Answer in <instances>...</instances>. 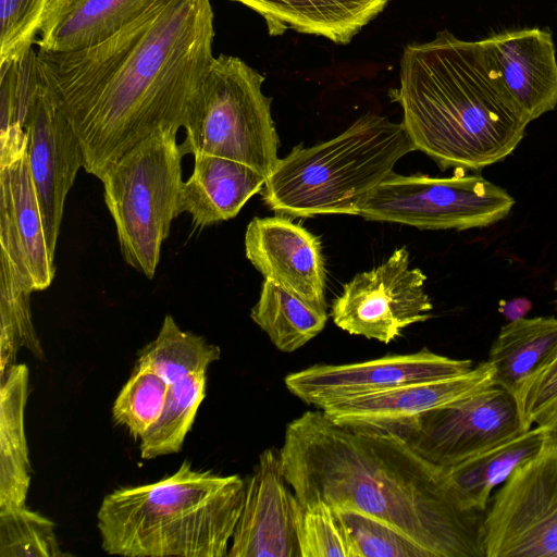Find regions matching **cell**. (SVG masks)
Here are the masks:
<instances>
[{
    "label": "cell",
    "instance_id": "cell-1",
    "mask_svg": "<svg viewBox=\"0 0 557 557\" xmlns=\"http://www.w3.org/2000/svg\"><path fill=\"white\" fill-rule=\"evenodd\" d=\"M210 0H156L104 42L38 50L39 75L96 177L162 128L183 127L213 60Z\"/></svg>",
    "mask_w": 557,
    "mask_h": 557
},
{
    "label": "cell",
    "instance_id": "cell-2",
    "mask_svg": "<svg viewBox=\"0 0 557 557\" xmlns=\"http://www.w3.org/2000/svg\"><path fill=\"white\" fill-rule=\"evenodd\" d=\"M282 472L301 507L323 502L379 518L431 557H485V511L467 508L447 469L403 438L356 430L322 409L290 421L280 449Z\"/></svg>",
    "mask_w": 557,
    "mask_h": 557
},
{
    "label": "cell",
    "instance_id": "cell-3",
    "mask_svg": "<svg viewBox=\"0 0 557 557\" xmlns=\"http://www.w3.org/2000/svg\"><path fill=\"white\" fill-rule=\"evenodd\" d=\"M396 100L416 150L442 171L478 172L504 160L530 123L483 40H461L448 30L404 48Z\"/></svg>",
    "mask_w": 557,
    "mask_h": 557
},
{
    "label": "cell",
    "instance_id": "cell-4",
    "mask_svg": "<svg viewBox=\"0 0 557 557\" xmlns=\"http://www.w3.org/2000/svg\"><path fill=\"white\" fill-rule=\"evenodd\" d=\"M245 480L195 469L104 496L97 512L102 549L127 557H224L240 516Z\"/></svg>",
    "mask_w": 557,
    "mask_h": 557
},
{
    "label": "cell",
    "instance_id": "cell-5",
    "mask_svg": "<svg viewBox=\"0 0 557 557\" xmlns=\"http://www.w3.org/2000/svg\"><path fill=\"white\" fill-rule=\"evenodd\" d=\"M413 150L400 123L368 112L330 140L295 146L267 177L261 198L289 218L357 215L367 196Z\"/></svg>",
    "mask_w": 557,
    "mask_h": 557
},
{
    "label": "cell",
    "instance_id": "cell-6",
    "mask_svg": "<svg viewBox=\"0 0 557 557\" xmlns=\"http://www.w3.org/2000/svg\"><path fill=\"white\" fill-rule=\"evenodd\" d=\"M263 82L262 74L237 57L213 58L186 114L182 153L234 160L267 178L280 160V139Z\"/></svg>",
    "mask_w": 557,
    "mask_h": 557
},
{
    "label": "cell",
    "instance_id": "cell-7",
    "mask_svg": "<svg viewBox=\"0 0 557 557\" xmlns=\"http://www.w3.org/2000/svg\"><path fill=\"white\" fill-rule=\"evenodd\" d=\"M176 134L175 128L158 131L99 177L123 259L148 278L154 276L176 218L184 156Z\"/></svg>",
    "mask_w": 557,
    "mask_h": 557
},
{
    "label": "cell",
    "instance_id": "cell-8",
    "mask_svg": "<svg viewBox=\"0 0 557 557\" xmlns=\"http://www.w3.org/2000/svg\"><path fill=\"white\" fill-rule=\"evenodd\" d=\"M465 172L433 177L393 171L367 196L357 215L431 231L480 228L505 219L515 205L508 191Z\"/></svg>",
    "mask_w": 557,
    "mask_h": 557
},
{
    "label": "cell",
    "instance_id": "cell-9",
    "mask_svg": "<svg viewBox=\"0 0 557 557\" xmlns=\"http://www.w3.org/2000/svg\"><path fill=\"white\" fill-rule=\"evenodd\" d=\"M485 557H557V450L518 466L490 499Z\"/></svg>",
    "mask_w": 557,
    "mask_h": 557
},
{
    "label": "cell",
    "instance_id": "cell-10",
    "mask_svg": "<svg viewBox=\"0 0 557 557\" xmlns=\"http://www.w3.org/2000/svg\"><path fill=\"white\" fill-rule=\"evenodd\" d=\"M528 429L517 399L493 385L423 412L398 437L430 463L450 469Z\"/></svg>",
    "mask_w": 557,
    "mask_h": 557
},
{
    "label": "cell",
    "instance_id": "cell-11",
    "mask_svg": "<svg viewBox=\"0 0 557 557\" xmlns=\"http://www.w3.org/2000/svg\"><path fill=\"white\" fill-rule=\"evenodd\" d=\"M425 281L419 268L409 269L407 248L395 249L382 264L344 285L332 302L333 322L351 335L388 344L404 329L432 318Z\"/></svg>",
    "mask_w": 557,
    "mask_h": 557
},
{
    "label": "cell",
    "instance_id": "cell-12",
    "mask_svg": "<svg viewBox=\"0 0 557 557\" xmlns=\"http://www.w3.org/2000/svg\"><path fill=\"white\" fill-rule=\"evenodd\" d=\"M472 368L471 360L422 348L417 352L386 355L362 362L314 364L287 374L284 383L300 400L322 409L357 396L457 376Z\"/></svg>",
    "mask_w": 557,
    "mask_h": 557
},
{
    "label": "cell",
    "instance_id": "cell-13",
    "mask_svg": "<svg viewBox=\"0 0 557 557\" xmlns=\"http://www.w3.org/2000/svg\"><path fill=\"white\" fill-rule=\"evenodd\" d=\"M24 129L46 242L54 257L65 198L83 168V154L75 132L53 101L38 70Z\"/></svg>",
    "mask_w": 557,
    "mask_h": 557
},
{
    "label": "cell",
    "instance_id": "cell-14",
    "mask_svg": "<svg viewBox=\"0 0 557 557\" xmlns=\"http://www.w3.org/2000/svg\"><path fill=\"white\" fill-rule=\"evenodd\" d=\"M282 472L280 449L268 448L245 480L243 507L227 556L300 557L302 507Z\"/></svg>",
    "mask_w": 557,
    "mask_h": 557
},
{
    "label": "cell",
    "instance_id": "cell-15",
    "mask_svg": "<svg viewBox=\"0 0 557 557\" xmlns=\"http://www.w3.org/2000/svg\"><path fill=\"white\" fill-rule=\"evenodd\" d=\"M495 385L490 364L469 372L344 399L322 410L336 423L361 431L399 436L425 411Z\"/></svg>",
    "mask_w": 557,
    "mask_h": 557
},
{
    "label": "cell",
    "instance_id": "cell-16",
    "mask_svg": "<svg viewBox=\"0 0 557 557\" xmlns=\"http://www.w3.org/2000/svg\"><path fill=\"white\" fill-rule=\"evenodd\" d=\"M1 255L33 292L49 287L55 274L33 184L27 146L0 162Z\"/></svg>",
    "mask_w": 557,
    "mask_h": 557
},
{
    "label": "cell",
    "instance_id": "cell-17",
    "mask_svg": "<svg viewBox=\"0 0 557 557\" xmlns=\"http://www.w3.org/2000/svg\"><path fill=\"white\" fill-rule=\"evenodd\" d=\"M245 252L264 280L309 304L326 306L320 239L292 218H253L246 228Z\"/></svg>",
    "mask_w": 557,
    "mask_h": 557
},
{
    "label": "cell",
    "instance_id": "cell-18",
    "mask_svg": "<svg viewBox=\"0 0 557 557\" xmlns=\"http://www.w3.org/2000/svg\"><path fill=\"white\" fill-rule=\"evenodd\" d=\"M482 40L505 88L530 122L556 108L557 58L548 29H508Z\"/></svg>",
    "mask_w": 557,
    "mask_h": 557
},
{
    "label": "cell",
    "instance_id": "cell-19",
    "mask_svg": "<svg viewBox=\"0 0 557 557\" xmlns=\"http://www.w3.org/2000/svg\"><path fill=\"white\" fill-rule=\"evenodd\" d=\"M194 158V171L180 190L176 216L187 212L199 227L236 216L262 190L267 180L260 172L234 160L202 153Z\"/></svg>",
    "mask_w": 557,
    "mask_h": 557
},
{
    "label": "cell",
    "instance_id": "cell-20",
    "mask_svg": "<svg viewBox=\"0 0 557 557\" xmlns=\"http://www.w3.org/2000/svg\"><path fill=\"white\" fill-rule=\"evenodd\" d=\"M156 0H53L36 44L41 51L75 52L110 39Z\"/></svg>",
    "mask_w": 557,
    "mask_h": 557
},
{
    "label": "cell",
    "instance_id": "cell-21",
    "mask_svg": "<svg viewBox=\"0 0 557 557\" xmlns=\"http://www.w3.org/2000/svg\"><path fill=\"white\" fill-rule=\"evenodd\" d=\"M259 13L271 35L287 29L346 45L388 0H233Z\"/></svg>",
    "mask_w": 557,
    "mask_h": 557
},
{
    "label": "cell",
    "instance_id": "cell-22",
    "mask_svg": "<svg viewBox=\"0 0 557 557\" xmlns=\"http://www.w3.org/2000/svg\"><path fill=\"white\" fill-rule=\"evenodd\" d=\"M556 357L557 318H521L500 329L486 362L494 384L510 393L522 411L531 384Z\"/></svg>",
    "mask_w": 557,
    "mask_h": 557
},
{
    "label": "cell",
    "instance_id": "cell-23",
    "mask_svg": "<svg viewBox=\"0 0 557 557\" xmlns=\"http://www.w3.org/2000/svg\"><path fill=\"white\" fill-rule=\"evenodd\" d=\"M28 375L24 363L0 375V509L26 506L30 483L25 432Z\"/></svg>",
    "mask_w": 557,
    "mask_h": 557
},
{
    "label": "cell",
    "instance_id": "cell-24",
    "mask_svg": "<svg viewBox=\"0 0 557 557\" xmlns=\"http://www.w3.org/2000/svg\"><path fill=\"white\" fill-rule=\"evenodd\" d=\"M543 448L542 428L531 426L523 433L447 469L448 476L467 508L485 511L492 491L506 481L518 466L535 457Z\"/></svg>",
    "mask_w": 557,
    "mask_h": 557
},
{
    "label": "cell",
    "instance_id": "cell-25",
    "mask_svg": "<svg viewBox=\"0 0 557 557\" xmlns=\"http://www.w3.org/2000/svg\"><path fill=\"white\" fill-rule=\"evenodd\" d=\"M250 317L283 352L305 346L327 322L326 306L309 304L267 280Z\"/></svg>",
    "mask_w": 557,
    "mask_h": 557
},
{
    "label": "cell",
    "instance_id": "cell-26",
    "mask_svg": "<svg viewBox=\"0 0 557 557\" xmlns=\"http://www.w3.org/2000/svg\"><path fill=\"white\" fill-rule=\"evenodd\" d=\"M220 355L219 346L183 331L168 314L157 337L138 351L135 366L150 369L171 385L188 375L206 372Z\"/></svg>",
    "mask_w": 557,
    "mask_h": 557
},
{
    "label": "cell",
    "instance_id": "cell-27",
    "mask_svg": "<svg viewBox=\"0 0 557 557\" xmlns=\"http://www.w3.org/2000/svg\"><path fill=\"white\" fill-rule=\"evenodd\" d=\"M205 396L206 372L171 384L161 414L140 438V457L153 459L180 453Z\"/></svg>",
    "mask_w": 557,
    "mask_h": 557
},
{
    "label": "cell",
    "instance_id": "cell-28",
    "mask_svg": "<svg viewBox=\"0 0 557 557\" xmlns=\"http://www.w3.org/2000/svg\"><path fill=\"white\" fill-rule=\"evenodd\" d=\"M32 293L8 261L0 258V375L16 363L21 348H27L37 359L45 358L32 321Z\"/></svg>",
    "mask_w": 557,
    "mask_h": 557
},
{
    "label": "cell",
    "instance_id": "cell-29",
    "mask_svg": "<svg viewBox=\"0 0 557 557\" xmlns=\"http://www.w3.org/2000/svg\"><path fill=\"white\" fill-rule=\"evenodd\" d=\"M36 53L0 64V161L27 146L24 121L37 78Z\"/></svg>",
    "mask_w": 557,
    "mask_h": 557
},
{
    "label": "cell",
    "instance_id": "cell-30",
    "mask_svg": "<svg viewBox=\"0 0 557 557\" xmlns=\"http://www.w3.org/2000/svg\"><path fill=\"white\" fill-rule=\"evenodd\" d=\"M347 535L354 557H431L392 524L347 507H332Z\"/></svg>",
    "mask_w": 557,
    "mask_h": 557
},
{
    "label": "cell",
    "instance_id": "cell-31",
    "mask_svg": "<svg viewBox=\"0 0 557 557\" xmlns=\"http://www.w3.org/2000/svg\"><path fill=\"white\" fill-rule=\"evenodd\" d=\"M169 386L150 369L135 366L113 404L114 421L140 440L161 414Z\"/></svg>",
    "mask_w": 557,
    "mask_h": 557
},
{
    "label": "cell",
    "instance_id": "cell-32",
    "mask_svg": "<svg viewBox=\"0 0 557 557\" xmlns=\"http://www.w3.org/2000/svg\"><path fill=\"white\" fill-rule=\"evenodd\" d=\"M64 555L51 520L26 506L0 509V557Z\"/></svg>",
    "mask_w": 557,
    "mask_h": 557
},
{
    "label": "cell",
    "instance_id": "cell-33",
    "mask_svg": "<svg viewBox=\"0 0 557 557\" xmlns=\"http://www.w3.org/2000/svg\"><path fill=\"white\" fill-rule=\"evenodd\" d=\"M53 0H0V64L32 50Z\"/></svg>",
    "mask_w": 557,
    "mask_h": 557
},
{
    "label": "cell",
    "instance_id": "cell-34",
    "mask_svg": "<svg viewBox=\"0 0 557 557\" xmlns=\"http://www.w3.org/2000/svg\"><path fill=\"white\" fill-rule=\"evenodd\" d=\"M298 544L300 557H354L334 509L323 502L304 507Z\"/></svg>",
    "mask_w": 557,
    "mask_h": 557
},
{
    "label": "cell",
    "instance_id": "cell-35",
    "mask_svg": "<svg viewBox=\"0 0 557 557\" xmlns=\"http://www.w3.org/2000/svg\"><path fill=\"white\" fill-rule=\"evenodd\" d=\"M557 400V357L535 379L522 404V414L528 426H532L535 414Z\"/></svg>",
    "mask_w": 557,
    "mask_h": 557
},
{
    "label": "cell",
    "instance_id": "cell-36",
    "mask_svg": "<svg viewBox=\"0 0 557 557\" xmlns=\"http://www.w3.org/2000/svg\"><path fill=\"white\" fill-rule=\"evenodd\" d=\"M544 432V447L557 450V400L548 405L532 419Z\"/></svg>",
    "mask_w": 557,
    "mask_h": 557
},
{
    "label": "cell",
    "instance_id": "cell-37",
    "mask_svg": "<svg viewBox=\"0 0 557 557\" xmlns=\"http://www.w3.org/2000/svg\"><path fill=\"white\" fill-rule=\"evenodd\" d=\"M532 304L527 298H516L509 301H502L499 311L510 321L524 318L531 309Z\"/></svg>",
    "mask_w": 557,
    "mask_h": 557
},
{
    "label": "cell",
    "instance_id": "cell-38",
    "mask_svg": "<svg viewBox=\"0 0 557 557\" xmlns=\"http://www.w3.org/2000/svg\"><path fill=\"white\" fill-rule=\"evenodd\" d=\"M554 289L557 293V275H556V278H555V283H554ZM556 305H557V298H556Z\"/></svg>",
    "mask_w": 557,
    "mask_h": 557
}]
</instances>
